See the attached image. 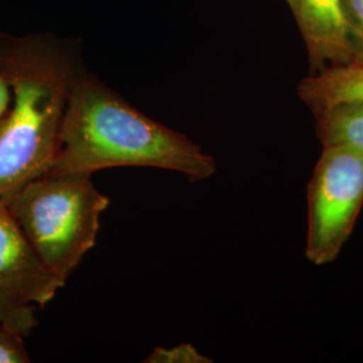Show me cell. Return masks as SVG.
I'll return each mask as SVG.
<instances>
[{
  "mask_svg": "<svg viewBox=\"0 0 363 363\" xmlns=\"http://www.w3.org/2000/svg\"><path fill=\"white\" fill-rule=\"evenodd\" d=\"M112 167L169 169L191 182L217 171L216 160L193 140L144 116L96 78L77 73L49 171L91 175Z\"/></svg>",
  "mask_w": 363,
  "mask_h": 363,
  "instance_id": "cell-1",
  "label": "cell"
},
{
  "mask_svg": "<svg viewBox=\"0 0 363 363\" xmlns=\"http://www.w3.org/2000/svg\"><path fill=\"white\" fill-rule=\"evenodd\" d=\"M0 74L13 94L0 133V196H4L52 167L77 72L62 45L26 39L0 49Z\"/></svg>",
  "mask_w": 363,
  "mask_h": 363,
  "instance_id": "cell-2",
  "label": "cell"
},
{
  "mask_svg": "<svg viewBox=\"0 0 363 363\" xmlns=\"http://www.w3.org/2000/svg\"><path fill=\"white\" fill-rule=\"evenodd\" d=\"M1 198L43 264L65 283L94 247L109 205L91 175L52 171Z\"/></svg>",
  "mask_w": 363,
  "mask_h": 363,
  "instance_id": "cell-3",
  "label": "cell"
},
{
  "mask_svg": "<svg viewBox=\"0 0 363 363\" xmlns=\"http://www.w3.org/2000/svg\"><path fill=\"white\" fill-rule=\"evenodd\" d=\"M362 208V150L322 145L307 184V259L316 267L333 264L350 240Z\"/></svg>",
  "mask_w": 363,
  "mask_h": 363,
  "instance_id": "cell-4",
  "label": "cell"
},
{
  "mask_svg": "<svg viewBox=\"0 0 363 363\" xmlns=\"http://www.w3.org/2000/svg\"><path fill=\"white\" fill-rule=\"evenodd\" d=\"M65 286L43 264L0 196V291L25 304L45 307Z\"/></svg>",
  "mask_w": 363,
  "mask_h": 363,
  "instance_id": "cell-5",
  "label": "cell"
},
{
  "mask_svg": "<svg viewBox=\"0 0 363 363\" xmlns=\"http://www.w3.org/2000/svg\"><path fill=\"white\" fill-rule=\"evenodd\" d=\"M304 40L311 73L352 61L345 0H286Z\"/></svg>",
  "mask_w": 363,
  "mask_h": 363,
  "instance_id": "cell-6",
  "label": "cell"
},
{
  "mask_svg": "<svg viewBox=\"0 0 363 363\" xmlns=\"http://www.w3.org/2000/svg\"><path fill=\"white\" fill-rule=\"evenodd\" d=\"M298 96L312 113L331 105L363 100V66L350 62L310 74L298 82Z\"/></svg>",
  "mask_w": 363,
  "mask_h": 363,
  "instance_id": "cell-7",
  "label": "cell"
},
{
  "mask_svg": "<svg viewBox=\"0 0 363 363\" xmlns=\"http://www.w3.org/2000/svg\"><path fill=\"white\" fill-rule=\"evenodd\" d=\"M313 116L322 145L343 144L363 151V100L331 105Z\"/></svg>",
  "mask_w": 363,
  "mask_h": 363,
  "instance_id": "cell-8",
  "label": "cell"
},
{
  "mask_svg": "<svg viewBox=\"0 0 363 363\" xmlns=\"http://www.w3.org/2000/svg\"><path fill=\"white\" fill-rule=\"evenodd\" d=\"M0 325L13 328L27 337L38 325L35 306L18 301L0 291Z\"/></svg>",
  "mask_w": 363,
  "mask_h": 363,
  "instance_id": "cell-9",
  "label": "cell"
},
{
  "mask_svg": "<svg viewBox=\"0 0 363 363\" xmlns=\"http://www.w3.org/2000/svg\"><path fill=\"white\" fill-rule=\"evenodd\" d=\"M352 61L363 66V0H345Z\"/></svg>",
  "mask_w": 363,
  "mask_h": 363,
  "instance_id": "cell-10",
  "label": "cell"
},
{
  "mask_svg": "<svg viewBox=\"0 0 363 363\" xmlns=\"http://www.w3.org/2000/svg\"><path fill=\"white\" fill-rule=\"evenodd\" d=\"M23 337L19 331L0 325V363L30 362Z\"/></svg>",
  "mask_w": 363,
  "mask_h": 363,
  "instance_id": "cell-11",
  "label": "cell"
},
{
  "mask_svg": "<svg viewBox=\"0 0 363 363\" xmlns=\"http://www.w3.org/2000/svg\"><path fill=\"white\" fill-rule=\"evenodd\" d=\"M147 363H211L213 361L202 355L190 343H183L172 349L156 347L148 358L144 361Z\"/></svg>",
  "mask_w": 363,
  "mask_h": 363,
  "instance_id": "cell-12",
  "label": "cell"
},
{
  "mask_svg": "<svg viewBox=\"0 0 363 363\" xmlns=\"http://www.w3.org/2000/svg\"><path fill=\"white\" fill-rule=\"evenodd\" d=\"M11 104V88L7 79L0 74V120H3Z\"/></svg>",
  "mask_w": 363,
  "mask_h": 363,
  "instance_id": "cell-13",
  "label": "cell"
},
{
  "mask_svg": "<svg viewBox=\"0 0 363 363\" xmlns=\"http://www.w3.org/2000/svg\"><path fill=\"white\" fill-rule=\"evenodd\" d=\"M3 123H4V118L0 120V133H1V130H3Z\"/></svg>",
  "mask_w": 363,
  "mask_h": 363,
  "instance_id": "cell-14",
  "label": "cell"
}]
</instances>
